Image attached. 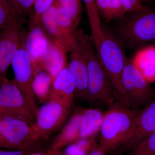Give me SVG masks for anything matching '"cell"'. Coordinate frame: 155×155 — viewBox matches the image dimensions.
<instances>
[{
  "instance_id": "obj_4",
  "label": "cell",
  "mask_w": 155,
  "mask_h": 155,
  "mask_svg": "<svg viewBox=\"0 0 155 155\" xmlns=\"http://www.w3.org/2000/svg\"><path fill=\"white\" fill-rule=\"evenodd\" d=\"M122 48L114 35L104 29V36L96 50L110 81L117 101L126 105L122 76L127 59Z\"/></svg>"
},
{
  "instance_id": "obj_25",
  "label": "cell",
  "mask_w": 155,
  "mask_h": 155,
  "mask_svg": "<svg viewBox=\"0 0 155 155\" xmlns=\"http://www.w3.org/2000/svg\"><path fill=\"white\" fill-rule=\"evenodd\" d=\"M60 5L78 26L81 19V0H58Z\"/></svg>"
},
{
  "instance_id": "obj_18",
  "label": "cell",
  "mask_w": 155,
  "mask_h": 155,
  "mask_svg": "<svg viewBox=\"0 0 155 155\" xmlns=\"http://www.w3.org/2000/svg\"><path fill=\"white\" fill-rule=\"evenodd\" d=\"M66 65V52L61 48L51 42L48 49L42 61V71L48 73L54 81L58 74L67 67Z\"/></svg>"
},
{
  "instance_id": "obj_27",
  "label": "cell",
  "mask_w": 155,
  "mask_h": 155,
  "mask_svg": "<svg viewBox=\"0 0 155 155\" xmlns=\"http://www.w3.org/2000/svg\"><path fill=\"white\" fill-rule=\"evenodd\" d=\"M57 0H35L33 8V14L30 21L40 25L41 19L42 14L56 2Z\"/></svg>"
},
{
  "instance_id": "obj_21",
  "label": "cell",
  "mask_w": 155,
  "mask_h": 155,
  "mask_svg": "<svg viewBox=\"0 0 155 155\" xmlns=\"http://www.w3.org/2000/svg\"><path fill=\"white\" fill-rule=\"evenodd\" d=\"M86 6L89 22L91 29V36L95 49L98 47L104 35V29L101 23L96 0H82Z\"/></svg>"
},
{
  "instance_id": "obj_12",
  "label": "cell",
  "mask_w": 155,
  "mask_h": 155,
  "mask_svg": "<svg viewBox=\"0 0 155 155\" xmlns=\"http://www.w3.org/2000/svg\"><path fill=\"white\" fill-rule=\"evenodd\" d=\"M51 42L40 25L30 21L24 48L32 64L34 75L42 71L41 64Z\"/></svg>"
},
{
  "instance_id": "obj_31",
  "label": "cell",
  "mask_w": 155,
  "mask_h": 155,
  "mask_svg": "<svg viewBox=\"0 0 155 155\" xmlns=\"http://www.w3.org/2000/svg\"><path fill=\"white\" fill-rule=\"evenodd\" d=\"M32 151L14 150L12 151L0 150V155H26Z\"/></svg>"
},
{
  "instance_id": "obj_9",
  "label": "cell",
  "mask_w": 155,
  "mask_h": 155,
  "mask_svg": "<svg viewBox=\"0 0 155 155\" xmlns=\"http://www.w3.org/2000/svg\"><path fill=\"white\" fill-rule=\"evenodd\" d=\"M26 35L22 39L11 65L14 71V80L28 101L36 118L39 108L32 90L33 68L24 48Z\"/></svg>"
},
{
  "instance_id": "obj_8",
  "label": "cell",
  "mask_w": 155,
  "mask_h": 155,
  "mask_svg": "<svg viewBox=\"0 0 155 155\" xmlns=\"http://www.w3.org/2000/svg\"><path fill=\"white\" fill-rule=\"evenodd\" d=\"M22 18L14 14L7 25L0 29V87L8 78V69L26 33Z\"/></svg>"
},
{
  "instance_id": "obj_2",
  "label": "cell",
  "mask_w": 155,
  "mask_h": 155,
  "mask_svg": "<svg viewBox=\"0 0 155 155\" xmlns=\"http://www.w3.org/2000/svg\"><path fill=\"white\" fill-rule=\"evenodd\" d=\"M88 72L86 101L91 105L110 107L117 100L110 79L101 62L91 38L78 29Z\"/></svg>"
},
{
  "instance_id": "obj_20",
  "label": "cell",
  "mask_w": 155,
  "mask_h": 155,
  "mask_svg": "<svg viewBox=\"0 0 155 155\" xmlns=\"http://www.w3.org/2000/svg\"><path fill=\"white\" fill-rule=\"evenodd\" d=\"M104 115L97 108L83 109L79 139L94 137L101 130Z\"/></svg>"
},
{
  "instance_id": "obj_36",
  "label": "cell",
  "mask_w": 155,
  "mask_h": 155,
  "mask_svg": "<svg viewBox=\"0 0 155 155\" xmlns=\"http://www.w3.org/2000/svg\"></svg>"
},
{
  "instance_id": "obj_11",
  "label": "cell",
  "mask_w": 155,
  "mask_h": 155,
  "mask_svg": "<svg viewBox=\"0 0 155 155\" xmlns=\"http://www.w3.org/2000/svg\"><path fill=\"white\" fill-rule=\"evenodd\" d=\"M155 131V97L139 109L130 137L119 149V152H128Z\"/></svg>"
},
{
  "instance_id": "obj_32",
  "label": "cell",
  "mask_w": 155,
  "mask_h": 155,
  "mask_svg": "<svg viewBox=\"0 0 155 155\" xmlns=\"http://www.w3.org/2000/svg\"><path fill=\"white\" fill-rule=\"evenodd\" d=\"M61 153V151H54L50 149L45 150L37 152L31 153L26 155H56Z\"/></svg>"
},
{
  "instance_id": "obj_14",
  "label": "cell",
  "mask_w": 155,
  "mask_h": 155,
  "mask_svg": "<svg viewBox=\"0 0 155 155\" xmlns=\"http://www.w3.org/2000/svg\"><path fill=\"white\" fill-rule=\"evenodd\" d=\"M75 83L68 67L64 68L54 79L48 102H55L71 108L75 97Z\"/></svg>"
},
{
  "instance_id": "obj_6",
  "label": "cell",
  "mask_w": 155,
  "mask_h": 155,
  "mask_svg": "<svg viewBox=\"0 0 155 155\" xmlns=\"http://www.w3.org/2000/svg\"><path fill=\"white\" fill-rule=\"evenodd\" d=\"M122 83L126 105L131 109H140L155 97V89L127 59L122 72Z\"/></svg>"
},
{
  "instance_id": "obj_17",
  "label": "cell",
  "mask_w": 155,
  "mask_h": 155,
  "mask_svg": "<svg viewBox=\"0 0 155 155\" xmlns=\"http://www.w3.org/2000/svg\"><path fill=\"white\" fill-rule=\"evenodd\" d=\"M132 62L149 83H155V46L140 48Z\"/></svg>"
},
{
  "instance_id": "obj_5",
  "label": "cell",
  "mask_w": 155,
  "mask_h": 155,
  "mask_svg": "<svg viewBox=\"0 0 155 155\" xmlns=\"http://www.w3.org/2000/svg\"><path fill=\"white\" fill-rule=\"evenodd\" d=\"M0 132L6 148L32 151L41 141L34 127L22 120L0 114Z\"/></svg>"
},
{
  "instance_id": "obj_13",
  "label": "cell",
  "mask_w": 155,
  "mask_h": 155,
  "mask_svg": "<svg viewBox=\"0 0 155 155\" xmlns=\"http://www.w3.org/2000/svg\"><path fill=\"white\" fill-rule=\"evenodd\" d=\"M77 38L76 46L70 52L68 67L75 81V96L78 99L86 101L88 81L87 65L82 44L78 36Z\"/></svg>"
},
{
  "instance_id": "obj_16",
  "label": "cell",
  "mask_w": 155,
  "mask_h": 155,
  "mask_svg": "<svg viewBox=\"0 0 155 155\" xmlns=\"http://www.w3.org/2000/svg\"><path fill=\"white\" fill-rule=\"evenodd\" d=\"M57 4V19L60 31L63 37L65 45V51L70 52L77 45L78 25L71 19L65 10L58 2Z\"/></svg>"
},
{
  "instance_id": "obj_23",
  "label": "cell",
  "mask_w": 155,
  "mask_h": 155,
  "mask_svg": "<svg viewBox=\"0 0 155 155\" xmlns=\"http://www.w3.org/2000/svg\"><path fill=\"white\" fill-rule=\"evenodd\" d=\"M53 80L51 75L45 71H41L34 75L32 90L40 103L48 102Z\"/></svg>"
},
{
  "instance_id": "obj_3",
  "label": "cell",
  "mask_w": 155,
  "mask_h": 155,
  "mask_svg": "<svg viewBox=\"0 0 155 155\" xmlns=\"http://www.w3.org/2000/svg\"><path fill=\"white\" fill-rule=\"evenodd\" d=\"M120 20L113 35L122 47L137 49L148 44H155L154 10L146 6Z\"/></svg>"
},
{
  "instance_id": "obj_24",
  "label": "cell",
  "mask_w": 155,
  "mask_h": 155,
  "mask_svg": "<svg viewBox=\"0 0 155 155\" xmlns=\"http://www.w3.org/2000/svg\"><path fill=\"white\" fill-rule=\"evenodd\" d=\"M94 138H82L69 145L65 150L66 155H87L97 145Z\"/></svg>"
},
{
  "instance_id": "obj_7",
  "label": "cell",
  "mask_w": 155,
  "mask_h": 155,
  "mask_svg": "<svg viewBox=\"0 0 155 155\" xmlns=\"http://www.w3.org/2000/svg\"><path fill=\"white\" fill-rule=\"evenodd\" d=\"M0 114L17 118L34 127L35 116L14 79H7L0 87Z\"/></svg>"
},
{
  "instance_id": "obj_10",
  "label": "cell",
  "mask_w": 155,
  "mask_h": 155,
  "mask_svg": "<svg viewBox=\"0 0 155 155\" xmlns=\"http://www.w3.org/2000/svg\"><path fill=\"white\" fill-rule=\"evenodd\" d=\"M70 108L59 103L48 102L39 109L34 127L42 139L48 138L62 127Z\"/></svg>"
},
{
  "instance_id": "obj_33",
  "label": "cell",
  "mask_w": 155,
  "mask_h": 155,
  "mask_svg": "<svg viewBox=\"0 0 155 155\" xmlns=\"http://www.w3.org/2000/svg\"><path fill=\"white\" fill-rule=\"evenodd\" d=\"M87 155H107V153L100 149L97 145Z\"/></svg>"
},
{
  "instance_id": "obj_19",
  "label": "cell",
  "mask_w": 155,
  "mask_h": 155,
  "mask_svg": "<svg viewBox=\"0 0 155 155\" xmlns=\"http://www.w3.org/2000/svg\"><path fill=\"white\" fill-rule=\"evenodd\" d=\"M57 1L42 14L41 19L40 25L50 41L61 48L65 51V43L57 19Z\"/></svg>"
},
{
  "instance_id": "obj_22",
  "label": "cell",
  "mask_w": 155,
  "mask_h": 155,
  "mask_svg": "<svg viewBox=\"0 0 155 155\" xmlns=\"http://www.w3.org/2000/svg\"><path fill=\"white\" fill-rule=\"evenodd\" d=\"M96 4L100 16L107 22L121 20L127 13L119 0H96Z\"/></svg>"
},
{
  "instance_id": "obj_34",
  "label": "cell",
  "mask_w": 155,
  "mask_h": 155,
  "mask_svg": "<svg viewBox=\"0 0 155 155\" xmlns=\"http://www.w3.org/2000/svg\"><path fill=\"white\" fill-rule=\"evenodd\" d=\"M0 148H6L5 145L3 140L1 132H0Z\"/></svg>"
},
{
  "instance_id": "obj_29",
  "label": "cell",
  "mask_w": 155,
  "mask_h": 155,
  "mask_svg": "<svg viewBox=\"0 0 155 155\" xmlns=\"http://www.w3.org/2000/svg\"><path fill=\"white\" fill-rule=\"evenodd\" d=\"M35 0H10L17 14L22 16L30 13Z\"/></svg>"
},
{
  "instance_id": "obj_35",
  "label": "cell",
  "mask_w": 155,
  "mask_h": 155,
  "mask_svg": "<svg viewBox=\"0 0 155 155\" xmlns=\"http://www.w3.org/2000/svg\"><path fill=\"white\" fill-rule=\"evenodd\" d=\"M143 4V3L147 4H153L155 5V0H142Z\"/></svg>"
},
{
  "instance_id": "obj_15",
  "label": "cell",
  "mask_w": 155,
  "mask_h": 155,
  "mask_svg": "<svg viewBox=\"0 0 155 155\" xmlns=\"http://www.w3.org/2000/svg\"><path fill=\"white\" fill-rule=\"evenodd\" d=\"M83 110V108H79L77 110L61 132L56 137L51 147L52 150L60 151L61 149L79 139Z\"/></svg>"
},
{
  "instance_id": "obj_30",
  "label": "cell",
  "mask_w": 155,
  "mask_h": 155,
  "mask_svg": "<svg viewBox=\"0 0 155 155\" xmlns=\"http://www.w3.org/2000/svg\"><path fill=\"white\" fill-rule=\"evenodd\" d=\"M127 13H134L143 10L146 7L142 0H119Z\"/></svg>"
},
{
  "instance_id": "obj_28",
  "label": "cell",
  "mask_w": 155,
  "mask_h": 155,
  "mask_svg": "<svg viewBox=\"0 0 155 155\" xmlns=\"http://www.w3.org/2000/svg\"><path fill=\"white\" fill-rule=\"evenodd\" d=\"M15 14L17 13L10 0H0V29L7 25Z\"/></svg>"
},
{
  "instance_id": "obj_1",
  "label": "cell",
  "mask_w": 155,
  "mask_h": 155,
  "mask_svg": "<svg viewBox=\"0 0 155 155\" xmlns=\"http://www.w3.org/2000/svg\"><path fill=\"white\" fill-rule=\"evenodd\" d=\"M104 114L98 147L106 153L115 151L127 141L133 131L139 109H132L119 101Z\"/></svg>"
},
{
  "instance_id": "obj_26",
  "label": "cell",
  "mask_w": 155,
  "mask_h": 155,
  "mask_svg": "<svg viewBox=\"0 0 155 155\" xmlns=\"http://www.w3.org/2000/svg\"><path fill=\"white\" fill-rule=\"evenodd\" d=\"M126 155H155V131Z\"/></svg>"
}]
</instances>
